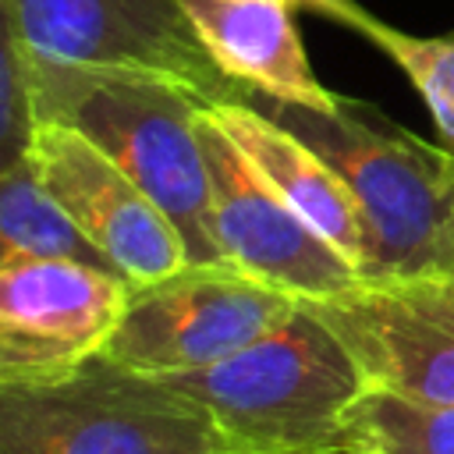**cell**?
Here are the masks:
<instances>
[{
    "instance_id": "6da1fadb",
    "label": "cell",
    "mask_w": 454,
    "mask_h": 454,
    "mask_svg": "<svg viewBox=\"0 0 454 454\" xmlns=\"http://www.w3.org/2000/svg\"><path fill=\"white\" fill-rule=\"evenodd\" d=\"M28 53V50H25ZM39 124H64L106 153L181 231L192 262H223L202 149L206 99L181 82L74 67L28 53Z\"/></svg>"
},
{
    "instance_id": "7a4b0ae2",
    "label": "cell",
    "mask_w": 454,
    "mask_h": 454,
    "mask_svg": "<svg viewBox=\"0 0 454 454\" xmlns=\"http://www.w3.org/2000/svg\"><path fill=\"white\" fill-rule=\"evenodd\" d=\"M156 380L199 401L248 454L333 450L369 390L355 355L309 301L248 348Z\"/></svg>"
},
{
    "instance_id": "3957f363",
    "label": "cell",
    "mask_w": 454,
    "mask_h": 454,
    "mask_svg": "<svg viewBox=\"0 0 454 454\" xmlns=\"http://www.w3.org/2000/svg\"><path fill=\"white\" fill-rule=\"evenodd\" d=\"M241 96L337 170L369 238V277L433 273L454 209L450 149L426 145L362 99L337 96L333 110H312L255 92Z\"/></svg>"
},
{
    "instance_id": "277c9868",
    "label": "cell",
    "mask_w": 454,
    "mask_h": 454,
    "mask_svg": "<svg viewBox=\"0 0 454 454\" xmlns=\"http://www.w3.org/2000/svg\"><path fill=\"white\" fill-rule=\"evenodd\" d=\"M0 454H248L156 376L103 355L39 383H0Z\"/></svg>"
},
{
    "instance_id": "5b68a950",
    "label": "cell",
    "mask_w": 454,
    "mask_h": 454,
    "mask_svg": "<svg viewBox=\"0 0 454 454\" xmlns=\"http://www.w3.org/2000/svg\"><path fill=\"white\" fill-rule=\"evenodd\" d=\"M301 301L227 262H188L177 273L135 284L103 358L138 376H177L206 369L273 326Z\"/></svg>"
},
{
    "instance_id": "8992f818",
    "label": "cell",
    "mask_w": 454,
    "mask_h": 454,
    "mask_svg": "<svg viewBox=\"0 0 454 454\" xmlns=\"http://www.w3.org/2000/svg\"><path fill=\"white\" fill-rule=\"evenodd\" d=\"M0 21L28 53L57 64L170 78L206 106L241 96L206 50L184 0H0Z\"/></svg>"
},
{
    "instance_id": "52a82bcc",
    "label": "cell",
    "mask_w": 454,
    "mask_h": 454,
    "mask_svg": "<svg viewBox=\"0 0 454 454\" xmlns=\"http://www.w3.org/2000/svg\"><path fill=\"white\" fill-rule=\"evenodd\" d=\"M362 365L369 387L454 404V280L443 273L362 277L309 301Z\"/></svg>"
},
{
    "instance_id": "ba28073f",
    "label": "cell",
    "mask_w": 454,
    "mask_h": 454,
    "mask_svg": "<svg viewBox=\"0 0 454 454\" xmlns=\"http://www.w3.org/2000/svg\"><path fill=\"white\" fill-rule=\"evenodd\" d=\"M199 131L213 192V234L227 266L298 301H323L362 280V273L245 160L206 106Z\"/></svg>"
},
{
    "instance_id": "9c48e42d",
    "label": "cell",
    "mask_w": 454,
    "mask_h": 454,
    "mask_svg": "<svg viewBox=\"0 0 454 454\" xmlns=\"http://www.w3.org/2000/svg\"><path fill=\"white\" fill-rule=\"evenodd\" d=\"M135 280L71 259H0V383H39L103 355Z\"/></svg>"
},
{
    "instance_id": "30bf717a",
    "label": "cell",
    "mask_w": 454,
    "mask_h": 454,
    "mask_svg": "<svg viewBox=\"0 0 454 454\" xmlns=\"http://www.w3.org/2000/svg\"><path fill=\"white\" fill-rule=\"evenodd\" d=\"M28 153L50 195L128 280L153 284L192 262L170 216L85 135L39 124Z\"/></svg>"
},
{
    "instance_id": "8fae6325",
    "label": "cell",
    "mask_w": 454,
    "mask_h": 454,
    "mask_svg": "<svg viewBox=\"0 0 454 454\" xmlns=\"http://www.w3.org/2000/svg\"><path fill=\"white\" fill-rule=\"evenodd\" d=\"M206 110L245 153V160L284 195V202L305 223H312L362 277H369V238L358 206L337 170L294 131L252 106L245 96L209 103Z\"/></svg>"
},
{
    "instance_id": "7c38bea8",
    "label": "cell",
    "mask_w": 454,
    "mask_h": 454,
    "mask_svg": "<svg viewBox=\"0 0 454 454\" xmlns=\"http://www.w3.org/2000/svg\"><path fill=\"white\" fill-rule=\"evenodd\" d=\"M206 50L241 92L333 110L337 92L319 85L294 28L291 0H184Z\"/></svg>"
},
{
    "instance_id": "4fadbf2b",
    "label": "cell",
    "mask_w": 454,
    "mask_h": 454,
    "mask_svg": "<svg viewBox=\"0 0 454 454\" xmlns=\"http://www.w3.org/2000/svg\"><path fill=\"white\" fill-rule=\"evenodd\" d=\"M0 259H71L117 270L50 195L32 153L0 170Z\"/></svg>"
},
{
    "instance_id": "5bb4252c",
    "label": "cell",
    "mask_w": 454,
    "mask_h": 454,
    "mask_svg": "<svg viewBox=\"0 0 454 454\" xmlns=\"http://www.w3.org/2000/svg\"><path fill=\"white\" fill-rule=\"evenodd\" d=\"M294 7H309L372 43L387 53L415 85L422 103L433 114L440 145L454 153V32L443 35H411L404 28L387 25L383 18L369 14L358 0H291Z\"/></svg>"
},
{
    "instance_id": "9a60e30c",
    "label": "cell",
    "mask_w": 454,
    "mask_h": 454,
    "mask_svg": "<svg viewBox=\"0 0 454 454\" xmlns=\"http://www.w3.org/2000/svg\"><path fill=\"white\" fill-rule=\"evenodd\" d=\"M344 440L372 454H454V404H433L369 387Z\"/></svg>"
},
{
    "instance_id": "2e32d148",
    "label": "cell",
    "mask_w": 454,
    "mask_h": 454,
    "mask_svg": "<svg viewBox=\"0 0 454 454\" xmlns=\"http://www.w3.org/2000/svg\"><path fill=\"white\" fill-rule=\"evenodd\" d=\"M35 128L39 117H35L28 53L14 35V28L0 21V170L28 156Z\"/></svg>"
},
{
    "instance_id": "e0dca14e",
    "label": "cell",
    "mask_w": 454,
    "mask_h": 454,
    "mask_svg": "<svg viewBox=\"0 0 454 454\" xmlns=\"http://www.w3.org/2000/svg\"><path fill=\"white\" fill-rule=\"evenodd\" d=\"M433 273H443V277H450V280H454V209H450L447 227H443V238H440V248H436Z\"/></svg>"
},
{
    "instance_id": "ac0fdd59",
    "label": "cell",
    "mask_w": 454,
    "mask_h": 454,
    "mask_svg": "<svg viewBox=\"0 0 454 454\" xmlns=\"http://www.w3.org/2000/svg\"><path fill=\"white\" fill-rule=\"evenodd\" d=\"M326 454H372V450H365V447H358V443H351V440H340L333 450H326Z\"/></svg>"
}]
</instances>
